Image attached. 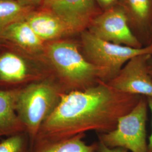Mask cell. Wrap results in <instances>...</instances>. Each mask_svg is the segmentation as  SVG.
<instances>
[{"mask_svg": "<svg viewBox=\"0 0 152 152\" xmlns=\"http://www.w3.org/2000/svg\"><path fill=\"white\" fill-rule=\"evenodd\" d=\"M85 136L83 134L61 141L35 144L32 152H97L98 142L87 144L83 141Z\"/></svg>", "mask_w": 152, "mask_h": 152, "instance_id": "obj_14", "label": "cell"}, {"mask_svg": "<svg viewBox=\"0 0 152 152\" xmlns=\"http://www.w3.org/2000/svg\"><path fill=\"white\" fill-rule=\"evenodd\" d=\"M65 92L54 77H49L33 83L18 91L16 110L33 141L45 121L54 111Z\"/></svg>", "mask_w": 152, "mask_h": 152, "instance_id": "obj_3", "label": "cell"}, {"mask_svg": "<svg viewBox=\"0 0 152 152\" xmlns=\"http://www.w3.org/2000/svg\"><path fill=\"white\" fill-rule=\"evenodd\" d=\"M129 151L122 148H111L105 146L100 141L98 142V149L97 152H128Z\"/></svg>", "mask_w": 152, "mask_h": 152, "instance_id": "obj_17", "label": "cell"}, {"mask_svg": "<svg viewBox=\"0 0 152 152\" xmlns=\"http://www.w3.org/2000/svg\"><path fill=\"white\" fill-rule=\"evenodd\" d=\"M45 54L55 72V80L65 93L83 91L105 82L104 71L90 63L80 45L69 41L56 40L45 46Z\"/></svg>", "mask_w": 152, "mask_h": 152, "instance_id": "obj_2", "label": "cell"}, {"mask_svg": "<svg viewBox=\"0 0 152 152\" xmlns=\"http://www.w3.org/2000/svg\"><path fill=\"white\" fill-rule=\"evenodd\" d=\"M148 107L147 98L142 96L133 109L120 118L113 130L99 134V141L111 148L148 152L146 131Z\"/></svg>", "mask_w": 152, "mask_h": 152, "instance_id": "obj_5", "label": "cell"}, {"mask_svg": "<svg viewBox=\"0 0 152 152\" xmlns=\"http://www.w3.org/2000/svg\"><path fill=\"white\" fill-rule=\"evenodd\" d=\"M0 152H28L27 141L21 134H14L0 142Z\"/></svg>", "mask_w": 152, "mask_h": 152, "instance_id": "obj_16", "label": "cell"}, {"mask_svg": "<svg viewBox=\"0 0 152 152\" xmlns=\"http://www.w3.org/2000/svg\"><path fill=\"white\" fill-rule=\"evenodd\" d=\"M0 38L10 41L32 52L45 50L44 41L33 30L26 19L12 23L1 29Z\"/></svg>", "mask_w": 152, "mask_h": 152, "instance_id": "obj_10", "label": "cell"}, {"mask_svg": "<svg viewBox=\"0 0 152 152\" xmlns=\"http://www.w3.org/2000/svg\"><path fill=\"white\" fill-rule=\"evenodd\" d=\"M32 6L17 0H0V30L15 22L25 19L32 11Z\"/></svg>", "mask_w": 152, "mask_h": 152, "instance_id": "obj_15", "label": "cell"}, {"mask_svg": "<svg viewBox=\"0 0 152 152\" xmlns=\"http://www.w3.org/2000/svg\"><path fill=\"white\" fill-rule=\"evenodd\" d=\"M19 2L24 5L30 6H33L36 5H38L39 4L42 0H17Z\"/></svg>", "mask_w": 152, "mask_h": 152, "instance_id": "obj_20", "label": "cell"}, {"mask_svg": "<svg viewBox=\"0 0 152 152\" xmlns=\"http://www.w3.org/2000/svg\"><path fill=\"white\" fill-rule=\"evenodd\" d=\"M45 10L69 22L78 32L85 31L97 15L95 0H44Z\"/></svg>", "mask_w": 152, "mask_h": 152, "instance_id": "obj_8", "label": "cell"}, {"mask_svg": "<svg viewBox=\"0 0 152 152\" xmlns=\"http://www.w3.org/2000/svg\"><path fill=\"white\" fill-rule=\"evenodd\" d=\"M18 93V91L0 90V136L18 130L21 122L16 110Z\"/></svg>", "mask_w": 152, "mask_h": 152, "instance_id": "obj_12", "label": "cell"}, {"mask_svg": "<svg viewBox=\"0 0 152 152\" xmlns=\"http://www.w3.org/2000/svg\"><path fill=\"white\" fill-rule=\"evenodd\" d=\"M26 20L44 41H56L78 32L69 22L46 10L32 12Z\"/></svg>", "mask_w": 152, "mask_h": 152, "instance_id": "obj_9", "label": "cell"}, {"mask_svg": "<svg viewBox=\"0 0 152 152\" xmlns=\"http://www.w3.org/2000/svg\"><path fill=\"white\" fill-rule=\"evenodd\" d=\"M80 47L85 58L104 71L106 83L113 79L132 58L152 55V44L141 48H131L105 41L88 31L82 32Z\"/></svg>", "mask_w": 152, "mask_h": 152, "instance_id": "obj_4", "label": "cell"}, {"mask_svg": "<svg viewBox=\"0 0 152 152\" xmlns=\"http://www.w3.org/2000/svg\"><path fill=\"white\" fill-rule=\"evenodd\" d=\"M148 100V107L150 108L152 115V97H147ZM148 152H152V130L151 135L149 138V143L148 144Z\"/></svg>", "mask_w": 152, "mask_h": 152, "instance_id": "obj_19", "label": "cell"}, {"mask_svg": "<svg viewBox=\"0 0 152 152\" xmlns=\"http://www.w3.org/2000/svg\"><path fill=\"white\" fill-rule=\"evenodd\" d=\"M151 41H152V42H151V44H152V28H151Z\"/></svg>", "mask_w": 152, "mask_h": 152, "instance_id": "obj_22", "label": "cell"}, {"mask_svg": "<svg viewBox=\"0 0 152 152\" xmlns=\"http://www.w3.org/2000/svg\"><path fill=\"white\" fill-rule=\"evenodd\" d=\"M88 27L89 32L105 41L134 48L144 47L132 32L125 11L118 5L96 15Z\"/></svg>", "mask_w": 152, "mask_h": 152, "instance_id": "obj_6", "label": "cell"}, {"mask_svg": "<svg viewBox=\"0 0 152 152\" xmlns=\"http://www.w3.org/2000/svg\"><path fill=\"white\" fill-rule=\"evenodd\" d=\"M118 5L125 11L130 25L140 31L152 26V0H118Z\"/></svg>", "mask_w": 152, "mask_h": 152, "instance_id": "obj_11", "label": "cell"}, {"mask_svg": "<svg viewBox=\"0 0 152 152\" xmlns=\"http://www.w3.org/2000/svg\"><path fill=\"white\" fill-rule=\"evenodd\" d=\"M152 56L141 55L132 58L107 83L122 93L152 97V78L148 69V61Z\"/></svg>", "mask_w": 152, "mask_h": 152, "instance_id": "obj_7", "label": "cell"}, {"mask_svg": "<svg viewBox=\"0 0 152 152\" xmlns=\"http://www.w3.org/2000/svg\"><path fill=\"white\" fill-rule=\"evenodd\" d=\"M141 96L118 91L105 82L64 93L33 142H53L88 131L104 134L113 130L120 118L131 111Z\"/></svg>", "mask_w": 152, "mask_h": 152, "instance_id": "obj_1", "label": "cell"}, {"mask_svg": "<svg viewBox=\"0 0 152 152\" xmlns=\"http://www.w3.org/2000/svg\"><path fill=\"white\" fill-rule=\"evenodd\" d=\"M99 6L105 10L117 5L118 0H95Z\"/></svg>", "mask_w": 152, "mask_h": 152, "instance_id": "obj_18", "label": "cell"}, {"mask_svg": "<svg viewBox=\"0 0 152 152\" xmlns=\"http://www.w3.org/2000/svg\"><path fill=\"white\" fill-rule=\"evenodd\" d=\"M148 69L150 76L152 78V56L148 61Z\"/></svg>", "mask_w": 152, "mask_h": 152, "instance_id": "obj_21", "label": "cell"}, {"mask_svg": "<svg viewBox=\"0 0 152 152\" xmlns=\"http://www.w3.org/2000/svg\"><path fill=\"white\" fill-rule=\"evenodd\" d=\"M29 75V68L21 57L11 53L0 55L1 81L19 82L26 80Z\"/></svg>", "mask_w": 152, "mask_h": 152, "instance_id": "obj_13", "label": "cell"}]
</instances>
